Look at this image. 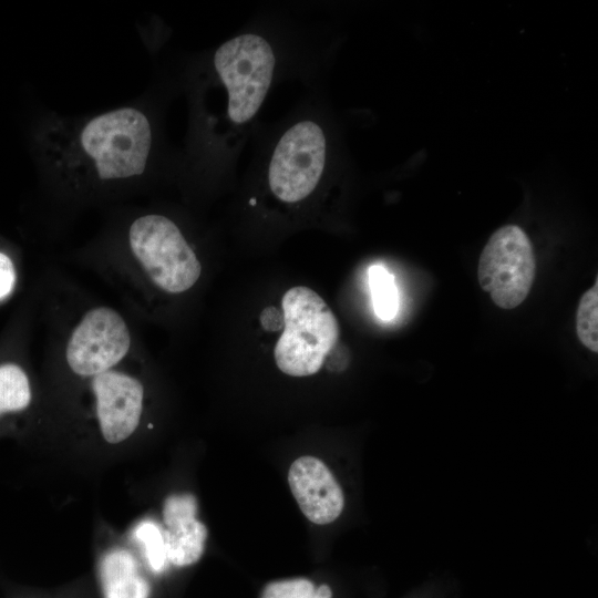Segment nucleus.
<instances>
[{"mask_svg":"<svg viewBox=\"0 0 598 598\" xmlns=\"http://www.w3.org/2000/svg\"><path fill=\"white\" fill-rule=\"evenodd\" d=\"M535 271L529 238L518 226L505 225L491 236L483 248L477 278L497 307L514 309L528 296Z\"/></svg>","mask_w":598,"mask_h":598,"instance_id":"obj_5","label":"nucleus"},{"mask_svg":"<svg viewBox=\"0 0 598 598\" xmlns=\"http://www.w3.org/2000/svg\"><path fill=\"white\" fill-rule=\"evenodd\" d=\"M214 66L228 92V115L236 124L249 121L270 87L275 55L260 35L246 33L223 43Z\"/></svg>","mask_w":598,"mask_h":598,"instance_id":"obj_3","label":"nucleus"},{"mask_svg":"<svg viewBox=\"0 0 598 598\" xmlns=\"http://www.w3.org/2000/svg\"><path fill=\"white\" fill-rule=\"evenodd\" d=\"M598 282L580 298L576 315V333L590 351L598 352Z\"/></svg>","mask_w":598,"mask_h":598,"instance_id":"obj_14","label":"nucleus"},{"mask_svg":"<svg viewBox=\"0 0 598 598\" xmlns=\"http://www.w3.org/2000/svg\"><path fill=\"white\" fill-rule=\"evenodd\" d=\"M130 344V331L121 315L99 307L87 311L73 331L66 361L76 374L97 375L122 360Z\"/></svg>","mask_w":598,"mask_h":598,"instance_id":"obj_7","label":"nucleus"},{"mask_svg":"<svg viewBox=\"0 0 598 598\" xmlns=\"http://www.w3.org/2000/svg\"><path fill=\"white\" fill-rule=\"evenodd\" d=\"M101 432L110 443L127 439L137 427L143 403V385L125 373L102 372L93 379Z\"/></svg>","mask_w":598,"mask_h":598,"instance_id":"obj_8","label":"nucleus"},{"mask_svg":"<svg viewBox=\"0 0 598 598\" xmlns=\"http://www.w3.org/2000/svg\"><path fill=\"white\" fill-rule=\"evenodd\" d=\"M332 592L329 586L320 585L316 590L313 598H331Z\"/></svg>","mask_w":598,"mask_h":598,"instance_id":"obj_18","label":"nucleus"},{"mask_svg":"<svg viewBox=\"0 0 598 598\" xmlns=\"http://www.w3.org/2000/svg\"><path fill=\"white\" fill-rule=\"evenodd\" d=\"M100 579L104 598H148L150 585L138 564L125 549L105 554L100 564Z\"/></svg>","mask_w":598,"mask_h":598,"instance_id":"obj_11","label":"nucleus"},{"mask_svg":"<svg viewBox=\"0 0 598 598\" xmlns=\"http://www.w3.org/2000/svg\"><path fill=\"white\" fill-rule=\"evenodd\" d=\"M281 306L283 331L274 350L276 364L291 377L312 375L338 341V320L326 301L308 287L287 290Z\"/></svg>","mask_w":598,"mask_h":598,"instance_id":"obj_1","label":"nucleus"},{"mask_svg":"<svg viewBox=\"0 0 598 598\" xmlns=\"http://www.w3.org/2000/svg\"><path fill=\"white\" fill-rule=\"evenodd\" d=\"M31 400L30 384L17 364L0 365V414L25 409Z\"/></svg>","mask_w":598,"mask_h":598,"instance_id":"obj_12","label":"nucleus"},{"mask_svg":"<svg viewBox=\"0 0 598 598\" xmlns=\"http://www.w3.org/2000/svg\"><path fill=\"white\" fill-rule=\"evenodd\" d=\"M16 282V271L11 259L0 252V299L8 296Z\"/></svg>","mask_w":598,"mask_h":598,"instance_id":"obj_17","label":"nucleus"},{"mask_svg":"<svg viewBox=\"0 0 598 598\" xmlns=\"http://www.w3.org/2000/svg\"><path fill=\"white\" fill-rule=\"evenodd\" d=\"M288 483L301 512L310 522L326 525L342 513L343 492L321 460L313 456L297 458L290 465Z\"/></svg>","mask_w":598,"mask_h":598,"instance_id":"obj_9","label":"nucleus"},{"mask_svg":"<svg viewBox=\"0 0 598 598\" xmlns=\"http://www.w3.org/2000/svg\"><path fill=\"white\" fill-rule=\"evenodd\" d=\"M134 537L141 544L148 567L162 573L168 565L163 530L152 520H142L134 529Z\"/></svg>","mask_w":598,"mask_h":598,"instance_id":"obj_15","label":"nucleus"},{"mask_svg":"<svg viewBox=\"0 0 598 598\" xmlns=\"http://www.w3.org/2000/svg\"><path fill=\"white\" fill-rule=\"evenodd\" d=\"M369 285L375 315L384 321L393 319L399 308L393 275L382 266H372L369 270Z\"/></svg>","mask_w":598,"mask_h":598,"instance_id":"obj_13","label":"nucleus"},{"mask_svg":"<svg viewBox=\"0 0 598 598\" xmlns=\"http://www.w3.org/2000/svg\"><path fill=\"white\" fill-rule=\"evenodd\" d=\"M326 162V137L312 121H301L288 128L278 141L268 171V182L276 197L296 203L316 188Z\"/></svg>","mask_w":598,"mask_h":598,"instance_id":"obj_6","label":"nucleus"},{"mask_svg":"<svg viewBox=\"0 0 598 598\" xmlns=\"http://www.w3.org/2000/svg\"><path fill=\"white\" fill-rule=\"evenodd\" d=\"M196 513L197 501L192 494L171 495L165 499L163 534L168 564L188 566L203 555L208 532Z\"/></svg>","mask_w":598,"mask_h":598,"instance_id":"obj_10","label":"nucleus"},{"mask_svg":"<svg viewBox=\"0 0 598 598\" xmlns=\"http://www.w3.org/2000/svg\"><path fill=\"white\" fill-rule=\"evenodd\" d=\"M315 585L306 578H293L269 582L262 598H313Z\"/></svg>","mask_w":598,"mask_h":598,"instance_id":"obj_16","label":"nucleus"},{"mask_svg":"<svg viewBox=\"0 0 598 598\" xmlns=\"http://www.w3.org/2000/svg\"><path fill=\"white\" fill-rule=\"evenodd\" d=\"M128 239L134 256L161 289L179 293L198 280L200 264L169 218L146 215L135 219Z\"/></svg>","mask_w":598,"mask_h":598,"instance_id":"obj_4","label":"nucleus"},{"mask_svg":"<svg viewBox=\"0 0 598 598\" xmlns=\"http://www.w3.org/2000/svg\"><path fill=\"white\" fill-rule=\"evenodd\" d=\"M80 141L94 161L100 178H128L143 174L146 168L152 130L141 111L122 107L89 121Z\"/></svg>","mask_w":598,"mask_h":598,"instance_id":"obj_2","label":"nucleus"}]
</instances>
